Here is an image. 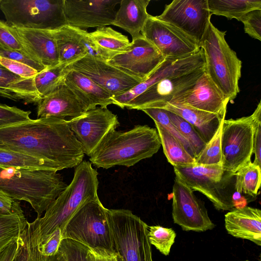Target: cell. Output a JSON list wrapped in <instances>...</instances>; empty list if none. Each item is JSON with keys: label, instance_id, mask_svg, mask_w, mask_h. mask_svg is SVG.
I'll list each match as a JSON object with an SVG mask.
<instances>
[{"label": "cell", "instance_id": "44", "mask_svg": "<svg viewBox=\"0 0 261 261\" xmlns=\"http://www.w3.org/2000/svg\"><path fill=\"white\" fill-rule=\"evenodd\" d=\"M244 24L245 33L261 40V10H253L244 14L240 19Z\"/></svg>", "mask_w": 261, "mask_h": 261}, {"label": "cell", "instance_id": "46", "mask_svg": "<svg viewBox=\"0 0 261 261\" xmlns=\"http://www.w3.org/2000/svg\"><path fill=\"white\" fill-rule=\"evenodd\" d=\"M0 64L10 71L22 77H34L38 73L25 64L4 58H0Z\"/></svg>", "mask_w": 261, "mask_h": 261}, {"label": "cell", "instance_id": "53", "mask_svg": "<svg viewBox=\"0 0 261 261\" xmlns=\"http://www.w3.org/2000/svg\"><path fill=\"white\" fill-rule=\"evenodd\" d=\"M2 0H0V3L1 2Z\"/></svg>", "mask_w": 261, "mask_h": 261}, {"label": "cell", "instance_id": "24", "mask_svg": "<svg viewBox=\"0 0 261 261\" xmlns=\"http://www.w3.org/2000/svg\"><path fill=\"white\" fill-rule=\"evenodd\" d=\"M227 232L237 238L261 245V211L250 206L234 208L224 218Z\"/></svg>", "mask_w": 261, "mask_h": 261}, {"label": "cell", "instance_id": "30", "mask_svg": "<svg viewBox=\"0 0 261 261\" xmlns=\"http://www.w3.org/2000/svg\"><path fill=\"white\" fill-rule=\"evenodd\" d=\"M164 154L173 167H185L194 165L195 158L182 144L164 127L154 122Z\"/></svg>", "mask_w": 261, "mask_h": 261}, {"label": "cell", "instance_id": "17", "mask_svg": "<svg viewBox=\"0 0 261 261\" xmlns=\"http://www.w3.org/2000/svg\"><path fill=\"white\" fill-rule=\"evenodd\" d=\"M121 0H64L67 25L81 30L112 25Z\"/></svg>", "mask_w": 261, "mask_h": 261}, {"label": "cell", "instance_id": "22", "mask_svg": "<svg viewBox=\"0 0 261 261\" xmlns=\"http://www.w3.org/2000/svg\"><path fill=\"white\" fill-rule=\"evenodd\" d=\"M85 112L82 105L65 83L42 98L37 103V118L55 117L69 121Z\"/></svg>", "mask_w": 261, "mask_h": 261}, {"label": "cell", "instance_id": "19", "mask_svg": "<svg viewBox=\"0 0 261 261\" xmlns=\"http://www.w3.org/2000/svg\"><path fill=\"white\" fill-rule=\"evenodd\" d=\"M205 66L203 49L190 56L179 59H165L143 82L122 95L113 97L114 105L122 109L159 81L169 76L185 74Z\"/></svg>", "mask_w": 261, "mask_h": 261}, {"label": "cell", "instance_id": "6", "mask_svg": "<svg viewBox=\"0 0 261 261\" xmlns=\"http://www.w3.org/2000/svg\"><path fill=\"white\" fill-rule=\"evenodd\" d=\"M173 168L176 177L193 191L205 195L217 210L231 211L236 208L231 186L234 174L224 171L221 164Z\"/></svg>", "mask_w": 261, "mask_h": 261}, {"label": "cell", "instance_id": "35", "mask_svg": "<svg viewBox=\"0 0 261 261\" xmlns=\"http://www.w3.org/2000/svg\"><path fill=\"white\" fill-rule=\"evenodd\" d=\"M27 222L22 210L10 214L0 212V253L18 238Z\"/></svg>", "mask_w": 261, "mask_h": 261}, {"label": "cell", "instance_id": "15", "mask_svg": "<svg viewBox=\"0 0 261 261\" xmlns=\"http://www.w3.org/2000/svg\"><path fill=\"white\" fill-rule=\"evenodd\" d=\"M70 67L90 78L113 97L122 95L142 82L107 61L89 56L71 63Z\"/></svg>", "mask_w": 261, "mask_h": 261}, {"label": "cell", "instance_id": "52", "mask_svg": "<svg viewBox=\"0 0 261 261\" xmlns=\"http://www.w3.org/2000/svg\"><path fill=\"white\" fill-rule=\"evenodd\" d=\"M243 261H249V260H243Z\"/></svg>", "mask_w": 261, "mask_h": 261}, {"label": "cell", "instance_id": "41", "mask_svg": "<svg viewBox=\"0 0 261 261\" xmlns=\"http://www.w3.org/2000/svg\"><path fill=\"white\" fill-rule=\"evenodd\" d=\"M88 249L87 246L69 239H63L59 248L66 261H90Z\"/></svg>", "mask_w": 261, "mask_h": 261}, {"label": "cell", "instance_id": "3", "mask_svg": "<svg viewBox=\"0 0 261 261\" xmlns=\"http://www.w3.org/2000/svg\"><path fill=\"white\" fill-rule=\"evenodd\" d=\"M67 185L57 172L0 166V191L30 203L40 218Z\"/></svg>", "mask_w": 261, "mask_h": 261}, {"label": "cell", "instance_id": "49", "mask_svg": "<svg viewBox=\"0 0 261 261\" xmlns=\"http://www.w3.org/2000/svg\"><path fill=\"white\" fill-rule=\"evenodd\" d=\"M88 248V255L90 261H118L117 254L115 251Z\"/></svg>", "mask_w": 261, "mask_h": 261}, {"label": "cell", "instance_id": "12", "mask_svg": "<svg viewBox=\"0 0 261 261\" xmlns=\"http://www.w3.org/2000/svg\"><path fill=\"white\" fill-rule=\"evenodd\" d=\"M141 33L165 59L187 57L197 53L201 48L186 34L150 15Z\"/></svg>", "mask_w": 261, "mask_h": 261}, {"label": "cell", "instance_id": "26", "mask_svg": "<svg viewBox=\"0 0 261 261\" xmlns=\"http://www.w3.org/2000/svg\"><path fill=\"white\" fill-rule=\"evenodd\" d=\"M34 77H21L0 64V96L25 103L37 105L42 97L35 87Z\"/></svg>", "mask_w": 261, "mask_h": 261}, {"label": "cell", "instance_id": "29", "mask_svg": "<svg viewBox=\"0 0 261 261\" xmlns=\"http://www.w3.org/2000/svg\"><path fill=\"white\" fill-rule=\"evenodd\" d=\"M80 30L66 25L51 31L56 42L60 63L71 64L87 55Z\"/></svg>", "mask_w": 261, "mask_h": 261}, {"label": "cell", "instance_id": "10", "mask_svg": "<svg viewBox=\"0 0 261 261\" xmlns=\"http://www.w3.org/2000/svg\"><path fill=\"white\" fill-rule=\"evenodd\" d=\"M254 116L224 119L222 124L221 147L223 169L234 174L251 162L253 153Z\"/></svg>", "mask_w": 261, "mask_h": 261}, {"label": "cell", "instance_id": "28", "mask_svg": "<svg viewBox=\"0 0 261 261\" xmlns=\"http://www.w3.org/2000/svg\"><path fill=\"white\" fill-rule=\"evenodd\" d=\"M150 0H121L112 25L127 32L132 40L141 36V31L149 14L147 7Z\"/></svg>", "mask_w": 261, "mask_h": 261}, {"label": "cell", "instance_id": "14", "mask_svg": "<svg viewBox=\"0 0 261 261\" xmlns=\"http://www.w3.org/2000/svg\"><path fill=\"white\" fill-rule=\"evenodd\" d=\"M165 59L158 49L142 35L132 40L126 51L116 55L107 62L143 82Z\"/></svg>", "mask_w": 261, "mask_h": 261}, {"label": "cell", "instance_id": "7", "mask_svg": "<svg viewBox=\"0 0 261 261\" xmlns=\"http://www.w3.org/2000/svg\"><path fill=\"white\" fill-rule=\"evenodd\" d=\"M108 210L99 198L85 203L66 224L63 239H69L89 247L115 251Z\"/></svg>", "mask_w": 261, "mask_h": 261}, {"label": "cell", "instance_id": "16", "mask_svg": "<svg viewBox=\"0 0 261 261\" xmlns=\"http://www.w3.org/2000/svg\"><path fill=\"white\" fill-rule=\"evenodd\" d=\"M67 123L89 156L107 133L119 125L117 116L107 108L101 107L88 110Z\"/></svg>", "mask_w": 261, "mask_h": 261}, {"label": "cell", "instance_id": "42", "mask_svg": "<svg viewBox=\"0 0 261 261\" xmlns=\"http://www.w3.org/2000/svg\"><path fill=\"white\" fill-rule=\"evenodd\" d=\"M0 48L19 51L30 58L27 51L17 37L14 28L2 20H0Z\"/></svg>", "mask_w": 261, "mask_h": 261}, {"label": "cell", "instance_id": "23", "mask_svg": "<svg viewBox=\"0 0 261 261\" xmlns=\"http://www.w3.org/2000/svg\"><path fill=\"white\" fill-rule=\"evenodd\" d=\"M40 250L38 222H29L20 234L0 253V261H47Z\"/></svg>", "mask_w": 261, "mask_h": 261}, {"label": "cell", "instance_id": "36", "mask_svg": "<svg viewBox=\"0 0 261 261\" xmlns=\"http://www.w3.org/2000/svg\"><path fill=\"white\" fill-rule=\"evenodd\" d=\"M261 167L250 162L234 174V190L239 194L254 197L258 194L261 182Z\"/></svg>", "mask_w": 261, "mask_h": 261}, {"label": "cell", "instance_id": "18", "mask_svg": "<svg viewBox=\"0 0 261 261\" xmlns=\"http://www.w3.org/2000/svg\"><path fill=\"white\" fill-rule=\"evenodd\" d=\"M205 66L191 72L166 77L131 100L125 108L142 110L157 108L170 102L177 95L191 87L205 72Z\"/></svg>", "mask_w": 261, "mask_h": 261}, {"label": "cell", "instance_id": "25", "mask_svg": "<svg viewBox=\"0 0 261 261\" xmlns=\"http://www.w3.org/2000/svg\"><path fill=\"white\" fill-rule=\"evenodd\" d=\"M65 84L70 89L83 106L85 111L100 106L107 108L114 104L113 96L87 76L71 70L66 76Z\"/></svg>", "mask_w": 261, "mask_h": 261}, {"label": "cell", "instance_id": "13", "mask_svg": "<svg viewBox=\"0 0 261 261\" xmlns=\"http://www.w3.org/2000/svg\"><path fill=\"white\" fill-rule=\"evenodd\" d=\"M172 194L173 220L182 230L203 232L215 227L208 217L203 202L195 195L191 189L176 177Z\"/></svg>", "mask_w": 261, "mask_h": 261}, {"label": "cell", "instance_id": "38", "mask_svg": "<svg viewBox=\"0 0 261 261\" xmlns=\"http://www.w3.org/2000/svg\"><path fill=\"white\" fill-rule=\"evenodd\" d=\"M224 119L222 121L213 138L195 158V165H212L221 164V136Z\"/></svg>", "mask_w": 261, "mask_h": 261}, {"label": "cell", "instance_id": "2", "mask_svg": "<svg viewBox=\"0 0 261 261\" xmlns=\"http://www.w3.org/2000/svg\"><path fill=\"white\" fill-rule=\"evenodd\" d=\"M115 129L107 133L89 156L97 168L129 167L151 158L161 146L157 130L147 125H137L127 131Z\"/></svg>", "mask_w": 261, "mask_h": 261}, {"label": "cell", "instance_id": "32", "mask_svg": "<svg viewBox=\"0 0 261 261\" xmlns=\"http://www.w3.org/2000/svg\"><path fill=\"white\" fill-rule=\"evenodd\" d=\"M71 64L59 63L46 68L38 73L34 77L35 87L43 98L64 83L66 75L72 70Z\"/></svg>", "mask_w": 261, "mask_h": 261}, {"label": "cell", "instance_id": "40", "mask_svg": "<svg viewBox=\"0 0 261 261\" xmlns=\"http://www.w3.org/2000/svg\"><path fill=\"white\" fill-rule=\"evenodd\" d=\"M142 111L151 117L154 122L159 123L164 127L171 135L181 143L187 150L193 156L188 143L171 121L165 110L160 108H146L142 109Z\"/></svg>", "mask_w": 261, "mask_h": 261}, {"label": "cell", "instance_id": "8", "mask_svg": "<svg viewBox=\"0 0 261 261\" xmlns=\"http://www.w3.org/2000/svg\"><path fill=\"white\" fill-rule=\"evenodd\" d=\"M64 0H2L0 10L10 26L55 31L67 25Z\"/></svg>", "mask_w": 261, "mask_h": 261}, {"label": "cell", "instance_id": "39", "mask_svg": "<svg viewBox=\"0 0 261 261\" xmlns=\"http://www.w3.org/2000/svg\"><path fill=\"white\" fill-rule=\"evenodd\" d=\"M176 236V232L171 228L160 225L148 226L147 236L150 244L165 255H169Z\"/></svg>", "mask_w": 261, "mask_h": 261}, {"label": "cell", "instance_id": "34", "mask_svg": "<svg viewBox=\"0 0 261 261\" xmlns=\"http://www.w3.org/2000/svg\"><path fill=\"white\" fill-rule=\"evenodd\" d=\"M89 35L98 46L117 54L126 51L131 44L126 36L111 27L98 28Z\"/></svg>", "mask_w": 261, "mask_h": 261}, {"label": "cell", "instance_id": "43", "mask_svg": "<svg viewBox=\"0 0 261 261\" xmlns=\"http://www.w3.org/2000/svg\"><path fill=\"white\" fill-rule=\"evenodd\" d=\"M31 112L0 103V128L30 119Z\"/></svg>", "mask_w": 261, "mask_h": 261}, {"label": "cell", "instance_id": "45", "mask_svg": "<svg viewBox=\"0 0 261 261\" xmlns=\"http://www.w3.org/2000/svg\"><path fill=\"white\" fill-rule=\"evenodd\" d=\"M254 116L253 153V163L261 167V102L253 113Z\"/></svg>", "mask_w": 261, "mask_h": 261}, {"label": "cell", "instance_id": "4", "mask_svg": "<svg viewBox=\"0 0 261 261\" xmlns=\"http://www.w3.org/2000/svg\"><path fill=\"white\" fill-rule=\"evenodd\" d=\"M97 175L90 161H83L75 167L70 184L45 211L44 215L36 218L40 244L58 227L63 233L67 223L85 203L99 198Z\"/></svg>", "mask_w": 261, "mask_h": 261}, {"label": "cell", "instance_id": "5", "mask_svg": "<svg viewBox=\"0 0 261 261\" xmlns=\"http://www.w3.org/2000/svg\"><path fill=\"white\" fill-rule=\"evenodd\" d=\"M221 31L211 22L200 44L203 49L205 73L223 95L232 101L240 92L242 61L225 40Z\"/></svg>", "mask_w": 261, "mask_h": 261}, {"label": "cell", "instance_id": "50", "mask_svg": "<svg viewBox=\"0 0 261 261\" xmlns=\"http://www.w3.org/2000/svg\"><path fill=\"white\" fill-rule=\"evenodd\" d=\"M22 210L20 202L0 191V212L10 214Z\"/></svg>", "mask_w": 261, "mask_h": 261}, {"label": "cell", "instance_id": "20", "mask_svg": "<svg viewBox=\"0 0 261 261\" xmlns=\"http://www.w3.org/2000/svg\"><path fill=\"white\" fill-rule=\"evenodd\" d=\"M229 102L205 72L188 89L168 102L188 107L225 117Z\"/></svg>", "mask_w": 261, "mask_h": 261}, {"label": "cell", "instance_id": "33", "mask_svg": "<svg viewBox=\"0 0 261 261\" xmlns=\"http://www.w3.org/2000/svg\"><path fill=\"white\" fill-rule=\"evenodd\" d=\"M0 166L57 172L51 164L30 155L0 148Z\"/></svg>", "mask_w": 261, "mask_h": 261}, {"label": "cell", "instance_id": "31", "mask_svg": "<svg viewBox=\"0 0 261 261\" xmlns=\"http://www.w3.org/2000/svg\"><path fill=\"white\" fill-rule=\"evenodd\" d=\"M211 14L223 16L230 20L239 19L247 12L261 10L260 0H207Z\"/></svg>", "mask_w": 261, "mask_h": 261}, {"label": "cell", "instance_id": "11", "mask_svg": "<svg viewBox=\"0 0 261 261\" xmlns=\"http://www.w3.org/2000/svg\"><path fill=\"white\" fill-rule=\"evenodd\" d=\"M211 15L207 0H174L166 6L161 15L155 17L175 27L200 47Z\"/></svg>", "mask_w": 261, "mask_h": 261}, {"label": "cell", "instance_id": "21", "mask_svg": "<svg viewBox=\"0 0 261 261\" xmlns=\"http://www.w3.org/2000/svg\"><path fill=\"white\" fill-rule=\"evenodd\" d=\"M13 28L31 59L46 68L60 63L57 44L51 31Z\"/></svg>", "mask_w": 261, "mask_h": 261}, {"label": "cell", "instance_id": "48", "mask_svg": "<svg viewBox=\"0 0 261 261\" xmlns=\"http://www.w3.org/2000/svg\"><path fill=\"white\" fill-rule=\"evenodd\" d=\"M0 58L23 63L33 68L38 73L46 68L43 65L32 60L26 55L17 51L0 48Z\"/></svg>", "mask_w": 261, "mask_h": 261}, {"label": "cell", "instance_id": "1", "mask_svg": "<svg viewBox=\"0 0 261 261\" xmlns=\"http://www.w3.org/2000/svg\"><path fill=\"white\" fill-rule=\"evenodd\" d=\"M0 148L34 156L58 171L76 167L85 155L67 121L39 118L0 128Z\"/></svg>", "mask_w": 261, "mask_h": 261}, {"label": "cell", "instance_id": "27", "mask_svg": "<svg viewBox=\"0 0 261 261\" xmlns=\"http://www.w3.org/2000/svg\"><path fill=\"white\" fill-rule=\"evenodd\" d=\"M157 108L180 116L194 127L206 143L213 138L222 121L225 119V117L218 114L170 103H165Z\"/></svg>", "mask_w": 261, "mask_h": 261}, {"label": "cell", "instance_id": "37", "mask_svg": "<svg viewBox=\"0 0 261 261\" xmlns=\"http://www.w3.org/2000/svg\"><path fill=\"white\" fill-rule=\"evenodd\" d=\"M166 111L171 121L188 143L193 155L195 158L206 143L189 122L176 114L167 110Z\"/></svg>", "mask_w": 261, "mask_h": 261}, {"label": "cell", "instance_id": "9", "mask_svg": "<svg viewBox=\"0 0 261 261\" xmlns=\"http://www.w3.org/2000/svg\"><path fill=\"white\" fill-rule=\"evenodd\" d=\"M118 261H153L148 225L132 211L108 209Z\"/></svg>", "mask_w": 261, "mask_h": 261}, {"label": "cell", "instance_id": "51", "mask_svg": "<svg viewBox=\"0 0 261 261\" xmlns=\"http://www.w3.org/2000/svg\"><path fill=\"white\" fill-rule=\"evenodd\" d=\"M47 261H66L63 254L59 250L55 255L48 257Z\"/></svg>", "mask_w": 261, "mask_h": 261}, {"label": "cell", "instance_id": "47", "mask_svg": "<svg viewBox=\"0 0 261 261\" xmlns=\"http://www.w3.org/2000/svg\"><path fill=\"white\" fill-rule=\"evenodd\" d=\"M62 239V232L61 229L58 227L40 244L41 253L47 257L56 254L59 251Z\"/></svg>", "mask_w": 261, "mask_h": 261}]
</instances>
